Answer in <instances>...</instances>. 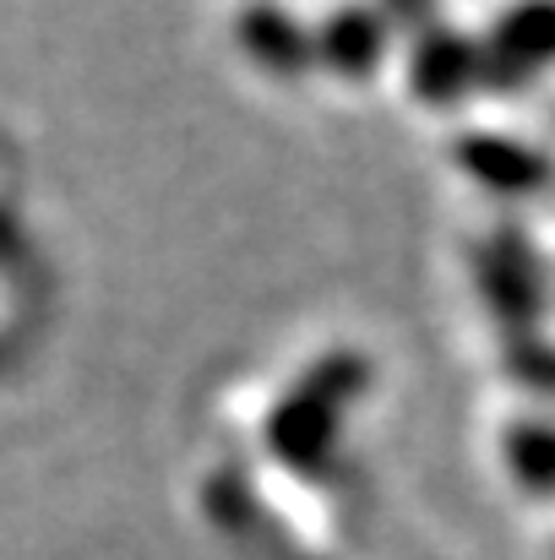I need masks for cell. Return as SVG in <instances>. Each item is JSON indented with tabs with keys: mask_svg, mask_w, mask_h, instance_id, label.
Instances as JSON below:
<instances>
[{
	"mask_svg": "<svg viewBox=\"0 0 555 560\" xmlns=\"http://www.w3.org/2000/svg\"><path fill=\"white\" fill-rule=\"evenodd\" d=\"M360 375H366L360 371V360H349V354L322 360L316 371L289 392V402L273 413V446H278L284 457H294V463L322 457L327 441H333L338 408H344V397L360 386Z\"/></svg>",
	"mask_w": 555,
	"mask_h": 560,
	"instance_id": "obj_1",
	"label": "cell"
},
{
	"mask_svg": "<svg viewBox=\"0 0 555 560\" xmlns=\"http://www.w3.org/2000/svg\"><path fill=\"white\" fill-rule=\"evenodd\" d=\"M545 60H555V5L551 0H529V5H518V11L496 27L485 71H490L496 82H518V77H529V71L545 66Z\"/></svg>",
	"mask_w": 555,
	"mask_h": 560,
	"instance_id": "obj_2",
	"label": "cell"
},
{
	"mask_svg": "<svg viewBox=\"0 0 555 560\" xmlns=\"http://www.w3.org/2000/svg\"><path fill=\"white\" fill-rule=\"evenodd\" d=\"M240 33H245L251 55L267 60V66H278V71H294V66L311 55L305 38H300V27H294L289 16H273V11H245Z\"/></svg>",
	"mask_w": 555,
	"mask_h": 560,
	"instance_id": "obj_3",
	"label": "cell"
},
{
	"mask_svg": "<svg viewBox=\"0 0 555 560\" xmlns=\"http://www.w3.org/2000/svg\"><path fill=\"white\" fill-rule=\"evenodd\" d=\"M474 71V49L469 44H447V38H436L425 55H419V88L430 93V98H452V88L463 82Z\"/></svg>",
	"mask_w": 555,
	"mask_h": 560,
	"instance_id": "obj_4",
	"label": "cell"
},
{
	"mask_svg": "<svg viewBox=\"0 0 555 560\" xmlns=\"http://www.w3.org/2000/svg\"><path fill=\"white\" fill-rule=\"evenodd\" d=\"M322 55L333 60V66H344V71H360L375 60V22L370 16H338L333 27H327V38H322Z\"/></svg>",
	"mask_w": 555,
	"mask_h": 560,
	"instance_id": "obj_5",
	"label": "cell"
},
{
	"mask_svg": "<svg viewBox=\"0 0 555 560\" xmlns=\"http://www.w3.org/2000/svg\"><path fill=\"white\" fill-rule=\"evenodd\" d=\"M469 164H474L490 186H534V180L545 175V164H534L529 153H518V148H507V142H490L485 153L469 148Z\"/></svg>",
	"mask_w": 555,
	"mask_h": 560,
	"instance_id": "obj_6",
	"label": "cell"
},
{
	"mask_svg": "<svg viewBox=\"0 0 555 560\" xmlns=\"http://www.w3.org/2000/svg\"><path fill=\"white\" fill-rule=\"evenodd\" d=\"M512 463H518L523 479L555 485V430L551 424H523V430H512Z\"/></svg>",
	"mask_w": 555,
	"mask_h": 560,
	"instance_id": "obj_7",
	"label": "cell"
}]
</instances>
